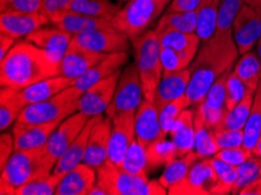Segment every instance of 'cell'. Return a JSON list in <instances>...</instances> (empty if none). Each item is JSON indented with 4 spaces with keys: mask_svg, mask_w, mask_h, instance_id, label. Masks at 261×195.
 Here are the masks:
<instances>
[{
    "mask_svg": "<svg viewBox=\"0 0 261 195\" xmlns=\"http://www.w3.org/2000/svg\"><path fill=\"white\" fill-rule=\"evenodd\" d=\"M155 30V29H153ZM161 47H169L176 50L190 66L198 53L201 41L196 33H184L176 30H155Z\"/></svg>",
    "mask_w": 261,
    "mask_h": 195,
    "instance_id": "603a6c76",
    "label": "cell"
},
{
    "mask_svg": "<svg viewBox=\"0 0 261 195\" xmlns=\"http://www.w3.org/2000/svg\"><path fill=\"white\" fill-rule=\"evenodd\" d=\"M72 43L75 46L94 53L114 54V53H128L132 41L128 35L116 27L113 29L96 30L86 32L74 35Z\"/></svg>",
    "mask_w": 261,
    "mask_h": 195,
    "instance_id": "9c48e42d",
    "label": "cell"
},
{
    "mask_svg": "<svg viewBox=\"0 0 261 195\" xmlns=\"http://www.w3.org/2000/svg\"><path fill=\"white\" fill-rule=\"evenodd\" d=\"M136 139L146 147L156 139L164 137L160 122V111L155 103L145 101L141 103L135 114Z\"/></svg>",
    "mask_w": 261,
    "mask_h": 195,
    "instance_id": "ffe728a7",
    "label": "cell"
},
{
    "mask_svg": "<svg viewBox=\"0 0 261 195\" xmlns=\"http://www.w3.org/2000/svg\"><path fill=\"white\" fill-rule=\"evenodd\" d=\"M97 118L98 116L89 118L88 123H87L84 130L81 131V133L79 134L77 138L73 142V144L70 145L68 149L66 150V152L57 160L53 173L66 174L67 172H69L70 170H73L74 167H76L77 165L84 162L90 131H92L95 122L97 121Z\"/></svg>",
    "mask_w": 261,
    "mask_h": 195,
    "instance_id": "4316f807",
    "label": "cell"
},
{
    "mask_svg": "<svg viewBox=\"0 0 261 195\" xmlns=\"http://www.w3.org/2000/svg\"><path fill=\"white\" fill-rule=\"evenodd\" d=\"M143 87H142L137 67L135 62L129 63L122 70L115 95H114V98L108 109L106 110L107 117L113 118L116 115L125 113V111H136L137 107L143 102Z\"/></svg>",
    "mask_w": 261,
    "mask_h": 195,
    "instance_id": "ba28073f",
    "label": "cell"
},
{
    "mask_svg": "<svg viewBox=\"0 0 261 195\" xmlns=\"http://www.w3.org/2000/svg\"><path fill=\"white\" fill-rule=\"evenodd\" d=\"M7 2H10V0H0V5H3V4H5Z\"/></svg>",
    "mask_w": 261,
    "mask_h": 195,
    "instance_id": "be15d7a7",
    "label": "cell"
},
{
    "mask_svg": "<svg viewBox=\"0 0 261 195\" xmlns=\"http://www.w3.org/2000/svg\"><path fill=\"white\" fill-rule=\"evenodd\" d=\"M238 57L239 51L232 30L216 31L211 39L201 43L195 60L189 67L191 78L187 96L191 105L196 106L204 101L216 79L233 69Z\"/></svg>",
    "mask_w": 261,
    "mask_h": 195,
    "instance_id": "6da1fadb",
    "label": "cell"
},
{
    "mask_svg": "<svg viewBox=\"0 0 261 195\" xmlns=\"http://www.w3.org/2000/svg\"><path fill=\"white\" fill-rule=\"evenodd\" d=\"M239 195H261V177L250 182L240 190Z\"/></svg>",
    "mask_w": 261,
    "mask_h": 195,
    "instance_id": "9f6ffc18",
    "label": "cell"
},
{
    "mask_svg": "<svg viewBox=\"0 0 261 195\" xmlns=\"http://www.w3.org/2000/svg\"><path fill=\"white\" fill-rule=\"evenodd\" d=\"M212 157L218 158L221 161L226 162V164L233 167H237L254 156H253L252 150H248L245 146H240L233 147V149H221Z\"/></svg>",
    "mask_w": 261,
    "mask_h": 195,
    "instance_id": "7dc6e473",
    "label": "cell"
},
{
    "mask_svg": "<svg viewBox=\"0 0 261 195\" xmlns=\"http://www.w3.org/2000/svg\"><path fill=\"white\" fill-rule=\"evenodd\" d=\"M220 0H203L197 10V30L201 43L211 39L217 30Z\"/></svg>",
    "mask_w": 261,
    "mask_h": 195,
    "instance_id": "836d02e7",
    "label": "cell"
},
{
    "mask_svg": "<svg viewBox=\"0 0 261 195\" xmlns=\"http://www.w3.org/2000/svg\"><path fill=\"white\" fill-rule=\"evenodd\" d=\"M259 176L261 177V167H260V173H259Z\"/></svg>",
    "mask_w": 261,
    "mask_h": 195,
    "instance_id": "e7e4bbea",
    "label": "cell"
},
{
    "mask_svg": "<svg viewBox=\"0 0 261 195\" xmlns=\"http://www.w3.org/2000/svg\"><path fill=\"white\" fill-rule=\"evenodd\" d=\"M167 136L161 137L145 147L150 171L161 166H167L177 158L176 149L172 141H167Z\"/></svg>",
    "mask_w": 261,
    "mask_h": 195,
    "instance_id": "f35d334b",
    "label": "cell"
},
{
    "mask_svg": "<svg viewBox=\"0 0 261 195\" xmlns=\"http://www.w3.org/2000/svg\"><path fill=\"white\" fill-rule=\"evenodd\" d=\"M161 61L163 66V73H173L190 67L176 50L169 47H161Z\"/></svg>",
    "mask_w": 261,
    "mask_h": 195,
    "instance_id": "c3c4849f",
    "label": "cell"
},
{
    "mask_svg": "<svg viewBox=\"0 0 261 195\" xmlns=\"http://www.w3.org/2000/svg\"><path fill=\"white\" fill-rule=\"evenodd\" d=\"M195 151L200 158H208L215 156L220 150L216 142L215 129L205 119L203 111L198 105L195 106Z\"/></svg>",
    "mask_w": 261,
    "mask_h": 195,
    "instance_id": "f546056e",
    "label": "cell"
},
{
    "mask_svg": "<svg viewBox=\"0 0 261 195\" xmlns=\"http://www.w3.org/2000/svg\"><path fill=\"white\" fill-rule=\"evenodd\" d=\"M95 186L103 190L105 195H167L158 180H150L126 172L121 167L107 160L96 169Z\"/></svg>",
    "mask_w": 261,
    "mask_h": 195,
    "instance_id": "5b68a950",
    "label": "cell"
},
{
    "mask_svg": "<svg viewBox=\"0 0 261 195\" xmlns=\"http://www.w3.org/2000/svg\"><path fill=\"white\" fill-rule=\"evenodd\" d=\"M25 106L26 104L21 98L20 90L2 87V90H0V130L2 132L6 131L18 121Z\"/></svg>",
    "mask_w": 261,
    "mask_h": 195,
    "instance_id": "4dcf8cb0",
    "label": "cell"
},
{
    "mask_svg": "<svg viewBox=\"0 0 261 195\" xmlns=\"http://www.w3.org/2000/svg\"><path fill=\"white\" fill-rule=\"evenodd\" d=\"M216 133V142L219 149H233L244 146V130H224Z\"/></svg>",
    "mask_w": 261,
    "mask_h": 195,
    "instance_id": "681fc988",
    "label": "cell"
},
{
    "mask_svg": "<svg viewBox=\"0 0 261 195\" xmlns=\"http://www.w3.org/2000/svg\"><path fill=\"white\" fill-rule=\"evenodd\" d=\"M15 41L17 40H14L13 38L7 37L5 34H0V61L6 57L12 47L14 46Z\"/></svg>",
    "mask_w": 261,
    "mask_h": 195,
    "instance_id": "11a10c76",
    "label": "cell"
},
{
    "mask_svg": "<svg viewBox=\"0 0 261 195\" xmlns=\"http://www.w3.org/2000/svg\"><path fill=\"white\" fill-rule=\"evenodd\" d=\"M112 132V118L100 115L90 131L84 162L93 169H98L108 159V146Z\"/></svg>",
    "mask_w": 261,
    "mask_h": 195,
    "instance_id": "ac0fdd59",
    "label": "cell"
},
{
    "mask_svg": "<svg viewBox=\"0 0 261 195\" xmlns=\"http://www.w3.org/2000/svg\"><path fill=\"white\" fill-rule=\"evenodd\" d=\"M254 90H248L244 98L232 110L226 111L220 122L215 127V132L224 130H244L250 117L253 99H254Z\"/></svg>",
    "mask_w": 261,
    "mask_h": 195,
    "instance_id": "1f68e13d",
    "label": "cell"
},
{
    "mask_svg": "<svg viewBox=\"0 0 261 195\" xmlns=\"http://www.w3.org/2000/svg\"><path fill=\"white\" fill-rule=\"evenodd\" d=\"M190 106H191V102H190L189 97L185 94L179 98L175 99V101L170 102L168 105H165L160 111V122L162 131H163L165 136H168L170 133V131H171L172 126L177 121V118L179 117V115Z\"/></svg>",
    "mask_w": 261,
    "mask_h": 195,
    "instance_id": "7bdbcfd3",
    "label": "cell"
},
{
    "mask_svg": "<svg viewBox=\"0 0 261 195\" xmlns=\"http://www.w3.org/2000/svg\"><path fill=\"white\" fill-rule=\"evenodd\" d=\"M231 70L226 71L216 79L211 88L208 89L204 101L198 104L208 125H211L213 129L227 111L226 105H225L226 103V82Z\"/></svg>",
    "mask_w": 261,
    "mask_h": 195,
    "instance_id": "d4e9b609",
    "label": "cell"
},
{
    "mask_svg": "<svg viewBox=\"0 0 261 195\" xmlns=\"http://www.w3.org/2000/svg\"><path fill=\"white\" fill-rule=\"evenodd\" d=\"M232 33L239 55L252 50L261 37V10L245 4L236 15Z\"/></svg>",
    "mask_w": 261,
    "mask_h": 195,
    "instance_id": "4fadbf2b",
    "label": "cell"
},
{
    "mask_svg": "<svg viewBox=\"0 0 261 195\" xmlns=\"http://www.w3.org/2000/svg\"><path fill=\"white\" fill-rule=\"evenodd\" d=\"M65 174L52 173L15 188V195H55Z\"/></svg>",
    "mask_w": 261,
    "mask_h": 195,
    "instance_id": "b9f144b4",
    "label": "cell"
},
{
    "mask_svg": "<svg viewBox=\"0 0 261 195\" xmlns=\"http://www.w3.org/2000/svg\"><path fill=\"white\" fill-rule=\"evenodd\" d=\"M190 78H191V71L189 67L187 69L173 71V73H163L153 102L158 111H161L170 102L187 94Z\"/></svg>",
    "mask_w": 261,
    "mask_h": 195,
    "instance_id": "cb8c5ba5",
    "label": "cell"
},
{
    "mask_svg": "<svg viewBox=\"0 0 261 195\" xmlns=\"http://www.w3.org/2000/svg\"><path fill=\"white\" fill-rule=\"evenodd\" d=\"M58 159L46 146L39 149L14 151L6 166L2 170V179L13 187H20L53 173Z\"/></svg>",
    "mask_w": 261,
    "mask_h": 195,
    "instance_id": "277c9868",
    "label": "cell"
},
{
    "mask_svg": "<svg viewBox=\"0 0 261 195\" xmlns=\"http://www.w3.org/2000/svg\"><path fill=\"white\" fill-rule=\"evenodd\" d=\"M0 194L3 195H15V187L12 186L9 182L0 180Z\"/></svg>",
    "mask_w": 261,
    "mask_h": 195,
    "instance_id": "6f0895ef",
    "label": "cell"
},
{
    "mask_svg": "<svg viewBox=\"0 0 261 195\" xmlns=\"http://www.w3.org/2000/svg\"><path fill=\"white\" fill-rule=\"evenodd\" d=\"M89 118L87 115L77 111L72 116L63 119L47 142L46 147L49 153L57 159L60 158L81 133Z\"/></svg>",
    "mask_w": 261,
    "mask_h": 195,
    "instance_id": "e0dca14e",
    "label": "cell"
},
{
    "mask_svg": "<svg viewBox=\"0 0 261 195\" xmlns=\"http://www.w3.org/2000/svg\"><path fill=\"white\" fill-rule=\"evenodd\" d=\"M172 0H129L113 19L114 26L129 39L143 33L156 22Z\"/></svg>",
    "mask_w": 261,
    "mask_h": 195,
    "instance_id": "8992f818",
    "label": "cell"
},
{
    "mask_svg": "<svg viewBox=\"0 0 261 195\" xmlns=\"http://www.w3.org/2000/svg\"><path fill=\"white\" fill-rule=\"evenodd\" d=\"M62 121H55L42 124L15 122L12 129L14 139V151L39 149L46 146L49 137Z\"/></svg>",
    "mask_w": 261,
    "mask_h": 195,
    "instance_id": "2e32d148",
    "label": "cell"
},
{
    "mask_svg": "<svg viewBox=\"0 0 261 195\" xmlns=\"http://www.w3.org/2000/svg\"><path fill=\"white\" fill-rule=\"evenodd\" d=\"M109 54L94 53L75 46L70 41V45L67 49L60 65V75L70 79H76L82 74H85L89 68L102 61Z\"/></svg>",
    "mask_w": 261,
    "mask_h": 195,
    "instance_id": "44dd1931",
    "label": "cell"
},
{
    "mask_svg": "<svg viewBox=\"0 0 261 195\" xmlns=\"http://www.w3.org/2000/svg\"><path fill=\"white\" fill-rule=\"evenodd\" d=\"M121 9L122 5L112 0H70L67 10L113 21Z\"/></svg>",
    "mask_w": 261,
    "mask_h": 195,
    "instance_id": "d6a6232c",
    "label": "cell"
},
{
    "mask_svg": "<svg viewBox=\"0 0 261 195\" xmlns=\"http://www.w3.org/2000/svg\"><path fill=\"white\" fill-rule=\"evenodd\" d=\"M120 167L134 176L149 179L150 167L146 157V149L137 139L126 151Z\"/></svg>",
    "mask_w": 261,
    "mask_h": 195,
    "instance_id": "8d00e7d4",
    "label": "cell"
},
{
    "mask_svg": "<svg viewBox=\"0 0 261 195\" xmlns=\"http://www.w3.org/2000/svg\"><path fill=\"white\" fill-rule=\"evenodd\" d=\"M42 0H10L0 5V12L18 11L27 13H38L40 12Z\"/></svg>",
    "mask_w": 261,
    "mask_h": 195,
    "instance_id": "f907efd6",
    "label": "cell"
},
{
    "mask_svg": "<svg viewBox=\"0 0 261 195\" xmlns=\"http://www.w3.org/2000/svg\"><path fill=\"white\" fill-rule=\"evenodd\" d=\"M170 29L184 33H196L197 11L192 12H165L157 20L155 30Z\"/></svg>",
    "mask_w": 261,
    "mask_h": 195,
    "instance_id": "74e56055",
    "label": "cell"
},
{
    "mask_svg": "<svg viewBox=\"0 0 261 195\" xmlns=\"http://www.w3.org/2000/svg\"><path fill=\"white\" fill-rule=\"evenodd\" d=\"M245 5V0H220L218 21L216 31L232 30L236 15Z\"/></svg>",
    "mask_w": 261,
    "mask_h": 195,
    "instance_id": "f6af8a7d",
    "label": "cell"
},
{
    "mask_svg": "<svg viewBox=\"0 0 261 195\" xmlns=\"http://www.w3.org/2000/svg\"><path fill=\"white\" fill-rule=\"evenodd\" d=\"M81 95V90L75 88L74 86L69 87L45 101L26 105L25 109L21 111L18 122L42 124V123L63 121L77 113L79 99Z\"/></svg>",
    "mask_w": 261,
    "mask_h": 195,
    "instance_id": "52a82bcc",
    "label": "cell"
},
{
    "mask_svg": "<svg viewBox=\"0 0 261 195\" xmlns=\"http://www.w3.org/2000/svg\"><path fill=\"white\" fill-rule=\"evenodd\" d=\"M74 35L57 26H43L26 39L45 51L50 61L60 66Z\"/></svg>",
    "mask_w": 261,
    "mask_h": 195,
    "instance_id": "9a60e30c",
    "label": "cell"
},
{
    "mask_svg": "<svg viewBox=\"0 0 261 195\" xmlns=\"http://www.w3.org/2000/svg\"><path fill=\"white\" fill-rule=\"evenodd\" d=\"M203 0H172L167 12H192L197 11Z\"/></svg>",
    "mask_w": 261,
    "mask_h": 195,
    "instance_id": "db71d44e",
    "label": "cell"
},
{
    "mask_svg": "<svg viewBox=\"0 0 261 195\" xmlns=\"http://www.w3.org/2000/svg\"><path fill=\"white\" fill-rule=\"evenodd\" d=\"M69 3L70 0H42L40 13L50 18L57 12L68 9Z\"/></svg>",
    "mask_w": 261,
    "mask_h": 195,
    "instance_id": "f5cc1de1",
    "label": "cell"
},
{
    "mask_svg": "<svg viewBox=\"0 0 261 195\" xmlns=\"http://www.w3.org/2000/svg\"><path fill=\"white\" fill-rule=\"evenodd\" d=\"M200 156L196 151L188 153L187 156L176 158L175 160H172L170 164L164 167L163 173L161 174V177L158 178V181L161 182V185L164 188H171L172 186H175L178 182L183 180L185 176L189 173V171L193 166L196 161H198Z\"/></svg>",
    "mask_w": 261,
    "mask_h": 195,
    "instance_id": "d590c367",
    "label": "cell"
},
{
    "mask_svg": "<svg viewBox=\"0 0 261 195\" xmlns=\"http://www.w3.org/2000/svg\"><path fill=\"white\" fill-rule=\"evenodd\" d=\"M50 23L49 18L38 13L6 11L0 14V33L14 40H20L33 32Z\"/></svg>",
    "mask_w": 261,
    "mask_h": 195,
    "instance_id": "5bb4252c",
    "label": "cell"
},
{
    "mask_svg": "<svg viewBox=\"0 0 261 195\" xmlns=\"http://www.w3.org/2000/svg\"><path fill=\"white\" fill-rule=\"evenodd\" d=\"M129 62V54L126 51L123 53H114L109 54L96 65H94L92 68H89L85 74H82L80 77H77L74 81V87L81 90L82 93L89 89L95 83L102 81L107 77L112 76L116 71L121 70L122 67L125 66Z\"/></svg>",
    "mask_w": 261,
    "mask_h": 195,
    "instance_id": "7402d4cb",
    "label": "cell"
},
{
    "mask_svg": "<svg viewBox=\"0 0 261 195\" xmlns=\"http://www.w3.org/2000/svg\"><path fill=\"white\" fill-rule=\"evenodd\" d=\"M247 88L244 85V82L238 77L233 69L228 74L227 82H226V110L230 111L238 103L244 98L246 94Z\"/></svg>",
    "mask_w": 261,
    "mask_h": 195,
    "instance_id": "bcb514c9",
    "label": "cell"
},
{
    "mask_svg": "<svg viewBox=\"0 0 261 195\" xmlns=\"http://www.w3.org/2000/svg\"><path fill=\"white\" fill-rule=\"evenodd\" d=\"M256 53H258L259 58H260V61H261V37L259 39L258 43H256Z\"/></svg>",
    "mask_w": 261,
    "mask_h": 195,
    "instance_id": "94428289",
    "label": "cell"
},
{
    "mask_svg": "<svg viewBox=\"0 0 261 195\" xmlns=\"http://www.w3.org/2000/svg\"><path fill=\"white\" fill-rule=\"evenodd\" d=\"M261 133V78L258 88L255 90L254 99H253L250 117L244 129V146L248 150L254 147L256 141Z\"/></svg>",
    "mask_w": 261,
    "mask_h": 195,
    "instance_id": "ab89813d",
    "label": "cell"
},
{
    "mask_svg": "<svg viewBox=\"0 0 261 195\" xmlns=\"http://www.w3.org/2000/svg\"><path fill=\"white\" fill-rule=\"evenodd\" d=\"M261 157H252L243 164L237 166V180L233 186L232 194H239L240 190L255 179L260 178Z\"/></svg>",
    "mask_w": 261,
    "mask_h": 195,
    "instance_id": "ee69618b",
    "label": "cell"
},
{
    "mask_svg": "<svg viewBox=\"0 0 261 195\" xmlns=\"http://www.w3.org/2000/svg\"><path fill=\"white\" fill-rule=\"evenodd\" d=\"M252 152L254 157H261V133L258 138V141H256V143H255L254 147L252 149Z\"/></svg>",
    "mask_w": 261,
    "mask_h": 195,
    "instance_id": "680465c9",
    "label": "cell"
},
{
    "mask_svg": "<svg viewBox=\"0 0 261 195\" xmlns=\"http://www.w3.org/2000/svg\"><path fill=\"white\" fill-rule=\"evenodd\" d=\"M49 20L50 23H53L54 26L68 32V33L73 35L86 33V32L90 31L113 29V27H115L113 21H110V20L89 17V15H85L69 10L57 12V13H54L49 18Z\"/></svg>",
    "mask_w": 261,
    "mask_h": 195,
    "instance_id": "d6986e66",
    "label": "cell"
},
{
    "mask_svg": "<svg viewBox=\"0 0 261 195\" xmlns=\"http://www.w3.org/2000/svg\"><path fill=\"white\" fill-rule=\"evenodd\" d=\"M130 41L134 48L135 65L143 87L144 99L153 103L157 87L163 76L160 40L156 31L149 29Z\"/></svg>",
    "mask_w": 261,
    "mask_h": 195,
    "instance_id": "3957f363",
    "label": "cell"
},
{
    "mask_svg": "<svg viewBox=\"0 0 261 195\" xmlns=\"http://www.w3.org/2000/svg\"><path fill=\"white\" fill-rule=\"evenodd\" d=\"M218 181L208 158L199 159L190 169L183 180L168 189L169 195H213Z\"/></svg>",
    "mask_w": 261,
    "mask_h": 195,
    "instance_id": "30bf717a",
    "label": "cell"
},
{
    "mask_svg": "<svg viewBox=\"0 0 261 195\" xmlns=\"http://www.w3.org/2000/svg\"><path fill=\"white\" fill-rule=\"evenodd\" d=\"M122 70L116 71L112 76L95 83L89 89L84 91L79 99L77 111L87 115L88 117L100 116L112 103L115 90L121 77Z\"/></svg>",
    "mask_w": 261,
    "mask_h": 195,
    "instance_id": "7c38bea8",
    "label": "cell"
},
{
    "mask_svg": "<svg viewBox=\"0 0 261 195\" xmlns=\"http://www.w3.org/2000/svg\"><path fill=\"white\" fill-rule=\"evenodd\" d=\"M210 160L218 178L217 185L213 188V195L232 194L233 186L237 180V169L216 157H210Z\"/></svg>",
    "mask_w": 261,
    "mask_h": 195,
    "instance_id": "60d3db41",
    "label": "cell"
},
{
    "mask_svg": "<svg viewBox=\"0 0 261 195\" xmlns=\"http://www.w3.org/2000/svg\"><path fill=\"white\" fill-rule=\"evenodd\" d=\"M136 111H125L112 118V132L108 146V160L120 167L126 151L136 141Z\"/></svg>",
    "mask_w": 261,
    "mask_h": 195,
    "instance_id": "8fae6325",
    "label": "cell"
},
{
    "mask_svg": "<svg viewBox=\"0 0 261 195\" xmlns=\"http://www.w3.org/2000/svg\"><path fill=\"white\" fill-rule=\"evenodd\" d=\"M14 152V139L13 134L10 132H4L0 136V171L6 166L7 161Z\"/></svg>",
    "mask_w": 261,
    "mask_h": 195,
    "instance_id": "816d5d0a",
    "label": "cell"
},
{
    "mask_svg": "<svg viewBox=\"0 0 261 195\" xmlns=\"http://www.w3.org/2000/svg\"><path fill=\"white\" fill-rule=\"evenodd\" d=\"M74 85V79L67 78L65 76H54L46 79H42L40 82L34 83L27 88L20 90V95L23 103L26 105L33 104L41 101H45L47 98H50L55 95L61 93L69 87Z\"/></svg>",
    "mask_w": 261,
    "mask_h": 195,
    "instance_id": "f1b7e54d",
    "label": "cell"
},
{
    "mask_svg": "<svg viewBox=\"0 0 261 195\" xmlns=\"http://www.w3.org/2000/svg\"><path fill=\"white\" fill-rule=\"evenodd\" d=\"M129 0H117V3L120 4V5H122V4H125V3H128Z\"/></svg>",
    "mask_w": 261,
    "mask_h": 195,
    "instance_id": "6125c7cd",
    "label": "cell"
},
{
    "mask_svg": "<svg viewBox=\"0 0 261 195\" xmlns=\"http://www.w3.org/2000/svg\"><path fill=\"white\" fill-rule=\"evenodd\" d=\"M245 4L248 6H252L258 10H261V0H245Z\"/></svg>",
    "mask_w": 261,
    "mask_h": 195,
    "instance_id": "91938a15",
    "label": "cell"
},
{
    "mask_svg": "<svg viewBox=\"0 0 261 195\" xmlns=\"http://www.w3.org/2000/svg\"><path fill=\"white\" fill-rule=\"evenodd\" d=\"M195 111L185 109L173 124L169 136L175 145L177 158L187 156L195 151Z\"/></svg>",
    "mask_w": 261,
    "mask_h": 195,
    "instance_id": "83f0119b",
    "label": "cell"
},
{
    "mask_svg": "<svg viewBox=\"0 0 261 195\" xmlns=\"http://www.w3.org/2000/svg\"><path fill=\"white\" fill-rule=\"evenodd\" d=\"M233 71L244 82L248 90H256L261 78V61L258 53L247 51L237 60Z\"/></svg>",
    "mask_w": 261,
    "mask_h": 195,
    "instance_id": "e575fe53",
    "label": "cell"
},
{
    "mask_svg": "<svg viewBox=\"0 0 261 195\" xmlns=\"http://www.w3.org/2000/svg\"><path fill=\"white\" fill-rule=\"evenodd\" d=\"M59 75L60 66L50 61L45 51L27 39L17 40L0 61V85L15 90Z\"/></svg>",
    "mask_w": 261,
    "mask_h": 195,
    "instance_id": "7a4b0ae2",
    "label": "cell"
},
{
    "mask_svg": "<svg viewBox=\"0 0 261 195\" xmlns=\"http://www.w3.org/2000/svg\"><path fill=\"white\" fill-rule=\"evenodd\" d=\"M95 182L96 170L82 162L63 176L55 195H89Z\"/></svg>",
    "mask_w": 261,
    "mask_h": 195,
    "instance_id": "484cf974",
    "label": "cell"
}]
</instances>
